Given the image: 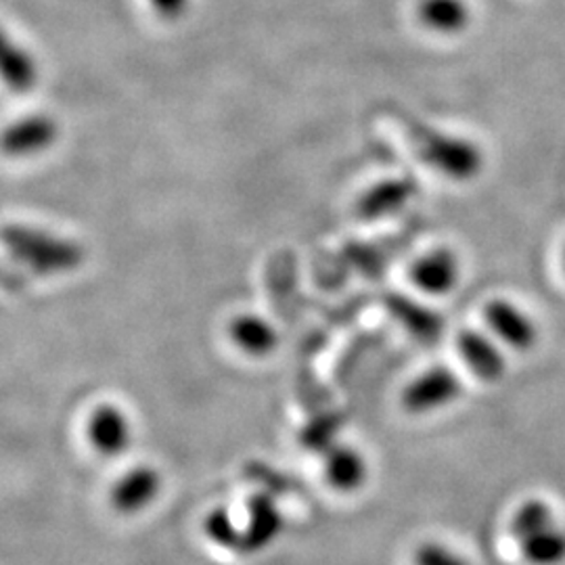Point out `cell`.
Masks as SVG:
<instances>
[{
    "mask_svg": "<svg viewBox=\"0 0 565 565\" xmlns=\"http://www.w3.org/2000/svg\"><path fill=\"white\" fill-rule=\"evenodd\" d=\"M0 245L15 263L41 277L76 273L86 260L81 243L30 224H2Z\"/></svg>",
    "mask_w": 565,
    "mask_h": 565,
    "instance_id": "obj_1",
    "label": "cell"
},
{
    "mask_svg": "<svg viewBox=\"0 0 565 565\" xmlns=\"http://www.w3.org/2000/svg\"><path fill=\"white\" fill-rule=\"evenodd\" d=\"M413 145L417 158L446 181L471 182L484 172V149L463 135L427 126L413 135Z\"/></svg>",
    "mask_w": 565,
    "mask_h": 565,
    "instance_id": "obj_2",
    "label": "cell"
},
{
    "mask_svg": "<svg viewBox=\"0 0 565 565\" xmlns=\"http://www.w3.org/2000/svg\"><path fill=\"white\" fill-rule=\"evenodd\" d=\"M461 375L448 364H431L404 385L401 404L413 417L436 415L463 398Z\"/></svg>",
    "mask_w": 565,
    "mask_h": 565,
    "instance_id": "obj_3",
    "label": "cell"
},
{
    "mask_svg": "<svg viewBox=\"0 0 565 565\" xmlns=\"http://www.w3.org/2000/svg\"><path fill=\"white\" fill-rule=\"evenodd\" d=\"M484 323L494 340L515 352H530L541 340V329L522 306L494 298L484 306Z\"/></svg>",
    "mask_w": 565,
    "mask_h": 565,
    "instance_id": "obj_4",
    "label": "cell"
},
{
    "mask_svg": "<svg viewBox=\"0 0 565 565\" xmlns=\"http://www.w3.org/2000/svg\"><path fill=\"white\" fill-rule=\"evenodd\" d=\"M411 282L427 298L450 296L463 277L461 256L446 245L429 247L411 264Z\"/></svg>",
    "mask_w": 565,
    "mask_h": 565,
    "instance_id": "obj_5",
    "label": "cell"
},
{
    "mask_svg": "<svg viewBox=\"0 0 565 565\" xmlns=\"http://www.w3.org/2000/svg\"><path fill=\"white\" fill-rule=\"evenodd\" d=\"M86 440L103 459H118L135 443V425L118 404H99L88 415Z\"/></svg>",
    "mask_w": 565,
    "mask_h": 565,
    "instance_id": "obj_6",
    "label": "cell"
},
{
    "mask_svg": "<svg viewBox=\"0 0 565 565\" xmlns=\"http://www.w3.org/2000/svg\"><path fill=\"white\" fill-rule=\"evenodd\" d=\"M162 490V471L153 465L139 463L124 471L114 482L109 490V503L124 518H135L156 505Z\"/></svg>",
    "mask_w": 565,
    "mask_h": 565,
    "instance_id": "obj_7",
    "label": "cell"
},
{
    "mask_svg": "<svg viewBox=\"0 0 565 565\" xmlns=\"http://www.w3.org/2000/svg\"><path fill=\"white\" fill-rule=\"evenodd\" d=\"M60 139V124L46 114H32L0 130V153L4 158H36Z\"/></svg>",
    "mask_w": 565,
    "mask_h": 565,
    "instance_id": "obj_8",
    "label": "cell"
},
{
    "mask_svg": "<svg viewBox=\"0 0 565 565\" xmlns=\"http://www.w3.org/2000/svg\"><path fill=\"white\" fill-rule=\"evenodd\" d=\"M242 524V541L237 555H258L281 539L285 515L266 494L249 499Z\"/></svg>",
    "mask_w": 565,
    "mask_h": 565,
    "instance_id": "obj_9",
    "label": "cell"
},
{
    "mask_svg": "<svg viewBox=\"0 0 565 565\" xmlns=\"http://www.w3.org/2000/svg\"><path fill=\"white\" fill-rule=\"evenodd\" d=\"M457 354L465 366L486 384H497L505 377L507 356L503 345L492 333L478 329H463L457 335Z\"/></svg>",
    "mask_w": 565,
    "mask_h": 565,
    "instance_id": "obj_10",
    "label": "cell"
},
{
    "mask_svg": "<svg viewBox=\"0 0 565 565\" xmlns=\"http://www.w3.org/2000/svg\"><path fill=\"white\" fill-rule=\"evenodd\" d=\"M321 457L324 484L338 494H356L371 478V463L363 450L356 446L335 443Z\"/></svg>",
    "mask_w": 565,
    "mask_h": 565,
    "instance_id": "obj_11",
    "label": "cell"
},
{
    "mask_svg": "<svg viewBox=\"0 0 565 565\" xmlns=\"http://www.w3.org/2000/svg\"><path fill=\"white\" fill-rule=\"evenodd\" d=\"M226 335L228 342L239 350V354L254 361H264L273 356L281 343L277 324L260 312L252 310L237 312L235 317H231L226 324Z\"/></svg>",
    "mask_w": 565,
    "mask_h": 565,
    "instance_id": "obj_12",
    "label": "cell"
},
{
    "mask_svg": "<svg viewBox=\"0 0 565 565\" xmlns=\"http://www.w3.org/2000/svg\"><path fill=\"white\" fill-rule=\"evenodd\" d=\"M415 20L436 39H461L473 25V7L469 0H417Z\"/></svg>",
    "mask_w": 565,
    "mask_h": 565,
    "instance_id": "obj_13",
    "label": "cell"
},
{
    "mask_svg": "<svg viewBox=\"0 0 565 565\" xmlns=\"http://www.w3.org/2000/svg\"><path fill=\"white\" fill-rule=\"evenodd\" d=\"M39 76V63L32 53L0 25V82L11 93L25 95L34 90Z\"/></svg>",
    "mask_w": 565,
    "mask_h": 565,
    "instance_id": "obj_14",
    "label": "cell"
},
{
    "mask_svg": "<svg viewBox=\"0 0 565 565\" xmlns=\"http://www.w3.org/2000/svg\"><path fill=\"white\" fill-rule=\"evenodd\" d=\"M413 182L385 181L371 186L359 203V214L369 221H380L390 214L401 212L413 198Z\"/></svg>",
    "mask_w": 565,
    "mask_h": 565,
    "instance_id": "obj_15",
    "label": "cell"
},
{
    "mask_svg": "<svg viewBox=\"0 0 565 565\" xmlns=\"http://www.w3.org/2000/svg\"><path fill=\"white\" fill-rule=\"evenodd\" d=\"M520 555L527 565H564L565 530L559 524L543 527L518 541Z\"/></svg>",
    "mask_w": 565,
    "mask_h": 565,
    "instance_id": "obj_16",
    "label": "cell"
},
{
    "mask_svg": "<svg viewBox=\"0 0 565 565\" xmlns=\"http://www.w3.org/2000/svg\"><path fill=\"white\" fill-rule=\"evenodd\" d=\"M203 536L212 545L237 553L239 551V541H242V524L239 518L228 509V507H214L207 511L203 518Z\"/></svg>",
    "mask_w": 565,
    "mask_h": 565,
    "instance_id": "obj_17",
    "label": "cell"
},
{
    "mask_svg": "<svg viewBox=\"0 0 565 565\" xmlns=\"http://www.w3.org/2000/svg\"><path fill=\"white\" fill-rule=\"evenodd\" d=\"M553 524H557V515H555L553 507L543 499H527L513 511V518L509 522V532H511L513 541L518 543L525 536Z\"/></svg>",
    "mask_w": 565,
    "mask_h": 565,
    "instance_id": "obj_18",
    "label": "cell"
},
{
    "mask_svg": "<svg viewBox=\"0 0 565 565\" xmlns=\"http://www.w3.org/2000/svg\"><path fill=\"white\" fill-rule=\"evenodd\" d=\"M413 565H473L459 548L443 541H424L413 553Z\"/></svg>",
    "mask_w": 565,
    "mask_h": 565,
    "instance_id": "obj_19",
    "label": "cell"
},
{
    "mask_svg": "<svg viewBox=\"0 0 565 565\" xmlns=\"http://www.w3.org/2000/svg\"><path fill=\"white\" fill-rule=\"evenodd\" d=\"M195 0H147L149 9L162 21H181L189 15Z\"/></svg>",
    "mask_w": 565,
    "mask_h": 565,
    "instance_id": "obj_20",
    "label": "cell"
},
{
    "mask_svg": "<svg viewBox=\"0 0 565 565\" xmlns=\"http://www.w3.org/2000/svg\"><path fill=\"white\" fill-rule=\"evenodd\" d=\"M564 268H565V245H564Z\"/></svg>",
    "mask_w": 565,
    "mask_h": 565,
    "instance_id": "obj_21",
    "label": "cell"
}]
</instances>
